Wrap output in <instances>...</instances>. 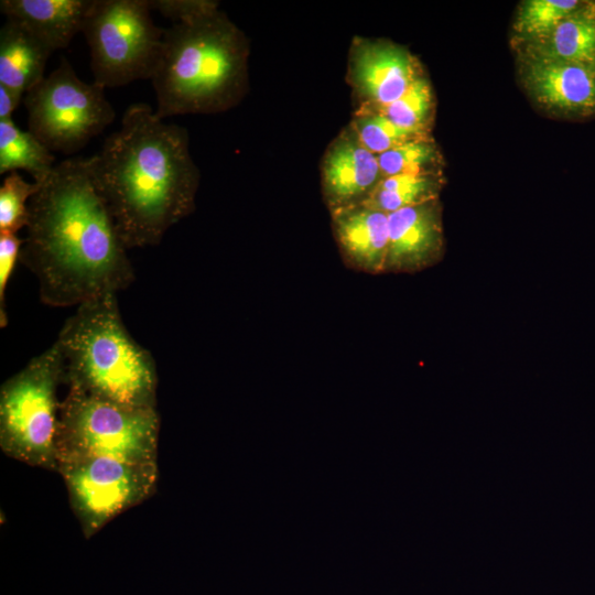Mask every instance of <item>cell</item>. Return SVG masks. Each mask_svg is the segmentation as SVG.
Segmentation results:
<instances>
[{
  "label": "cell",
  "instance_id": "cell-1",
  "mask_svg": "<svg viewBox=\"0 0 595 595\" xmlns=\"http://www.w3.org/2000/svg\"><path fill=\"white\" fill-rule=\"evenodd\" d=\"M22 262L42 303L78 306L118 293L134 280L128 249L87 166V158L55 164L29 202Z\"/></svg>",
  "mask_w": 595,
  "mask_h": 595
},
{
  "label": "cell",
  "instance_id": "cell-2",
  "mask_svg": "<svg viewBox=\"0 0 595 595\" xmlns=\"http://www.w3.org/2000/svg\"><path fill=\"white\" fill-rule=\"evenodd\" d=\"M184 127L165 123L144 102L130 105L120 128L87 158L91 181L127 247L161 242L195 209L199 170Z\"/></svg>",
  "mask_w": 595,
  "mask_h": 595
},
{
  "label": "cell",
  "instance_id": "cell-3",
  "mask_svg": "<svg viewBox=\"0 0 595 595\" xmlns=\"http://www.w3.org/2000/svg\"><path fill=\"white\" fill-rule=\"evenodd\" d=\"M249 43L218 9L164 29L151 77L160 119L212 113L236 106L248 88Z\"/></svg>",
  "mask_w": 595,
  "mask_h": 595
},
{
  "label": "cell",
  "instance_id": "cell-4",
  "mask_svg": "<svg viewBox=\"0 0 595 595\" xmlns=\"http://www.w3.org/2000/svg\"><path fill=\"white\" fill-rule=\"evenodd\" d=\"M55 342L68 388L128 408L156 409L154 358L126 328L117 293L76 306Z\"/></svg>",
  "mask_w": 595,
  "mask_h": 595
},
{
  "label": "cell",
  "instance_id": "cell-5",
  "mask_svg": "<svg viewBox=\"0 0 595 595\" xmlns=\"http://www.w3.org/2000/svg\"><path fill=\"white\" fill-rule=\"evenodd\" d=\"M61 383L65 366L56 342L2 383L0 447L6 455L56 472Z\"/></svg>",
  "mask_w": 595,
  "mask_h": 595
},
{
  "label": "cell",
  "instance_id": "cell-6",
  "mask_svg": "<svg viewBox=\"0 0 595 595\" xmlns=\"http://www.w3.org/2000/svg\"><path fill=\"white\" fill-rule=\"evenodd\" d=\"M159 432L156 409L128 408L68 388L60 407L57 466L89 457L158 463Z\"/></svg>",
  "mask_w": 595,
  "mask_h": 595
},
{
  "label": "cell",
  "instance_id": "cell-7",
  "mask_svg": "<svg viewBox=\"0 0 595 595\" xmlns=\"http://www.w3.org/2000/svg\"><path fill=\"white\" fill-rule=\"evenodd\" d=\"M151 12L149 0H93L82 32L95 83L107 88L151 79L164 36Z\"/></svg>",
  "mask_w": 595,
  "mask_h": 595
},
{
  "label": "cell",
  "instance_id": "cell-8",
  "mask_svg": "<svg viewBox=\"0 0 595 595\" xmlns=\"http://www.w3.org/2000/svg\"><path fill=\"white\" fill-rule=\"evenodd\" d=\"M23 101L28 130L48 150L65 154L84 148L116 117L105 87L83 82L65 57L25 94Z\"/></svg>",
  "mask_w": 595,
  "mask_h": 595
},
{
  "label": "cell",
  "instance_id": "cell-9",
  "mask_svg": "<svg viewBox=\"0 0 595 595\" xmlns=\"http://www.w3.org/2000/svg\"><path fill=\"white\" fill-rule=\"evenodd\" d=\"M71 507L88 539L117 516L149 499L156 489L158 463L89 457L62 463Z\"/></svg>",
  "mask_w": 595,
  "mask_h": 595
},
{
  "label": "cell",
  "instance_id": "cell-10",
  "mask_svg": "<svg viewBox=\"0 0 595 595\" xmlns=\"http://www.w3.org/2000/svg\"><path fill=\"white\" fill-rule=\"evenodd\" d=\"M420 77L419 63L405 48L387 41L354 37L347 82L358 106H387L398 100Z\"/></svg>",
  "mask_w": 595,
  "mask_h": 595
},
{
  "label": "cell",
  "instance_id": "cell-11",
  "mask_svg": "<svg viewBox=\"0 0 595 595\" xmlns=\"http://www.w3.org/2000/svg\"><path fill=\"white\" fill-rule=\"evenodd\" d=\"M382 178L377 155L348 125L331 142L322 161V190L331 213L361 204Z\"/></svg>",
  "mask_w": 595,
  "mask_h": 595
},
{
  "label": "cell",
  "instance_id": "cell-12",
  "mask_svg": "<svg viewBox=\"0 0 595 595\" xmlns=\"http://www.w3.org/2000/svg\"><path fill=\"white\" fill-rule=\"evenodd\" d=\"M388 230L386 271H416L439 258L443 240L436 199L388 214Z\"/></svg>",
  "mask_w": 595,
  "mask_h": 595
},
{
  "label": "cell",
  "instance_id": "cell-13",
  "mask_svg": "<svg viewBox=\"0 0 595 595\" xmlns=\"http://www.w3.org/2000/svg\"><path fill=\"white\" fill-rule=\"evenodd\" d=\"M331 215L333 230L346 261L368 273L386 271L388 214L358 204Z\"/></svg>",
  "mask_w": 595,
  "mask_h": 595
},
{
  "label": "cell",
  "instance_id": "cell-14",
  "mask_svg": "<svg viewBox=\"0 0 595 595\" xmlns=\"http://www.w3.org/2000/svg\"><path fill=\"white\" fill-rule=\"evenodd\" d=\"M527 83L543 105L563 111L595 110V65L536 57Z\"/></svg>",
  "mask_w": 595,
  "mask_h": 595
},
{
  "label": "cell",
  "instance_id": "cell-15",
  "mask_svg": "<svg viewBox=\"0 0 595 595\" xmlns=\"http://www.w3.org/2000/svg\"><path fill=\"white\" fill-rule=\"evenodd\" d=\"M93 0H1L0 11L43 39L53 51L65 48L82 32Z\"/></svg>",
  "mask_w": 595,
  "mask_h": 595
},
{
  "label": "cell",
  "instance_id": "cell-16",
  "mask_svg": "<svg viewBox=\"0 0 595 595\" xmlns=\"http://www.w3.org/2000/svg\"><path fill=\"white\" fill-rule=\"evenodd\" d=\"M52 47L23 23L7 19L0 30V85L25 95L44 78Z\"/></svg>",
  "mask_w": 595,
  "mask_h": 595
},
{
  "label": "cell",
  "instance_id": "cell-17",
  "mask_svg": "<svg viewBox=\"0 0 595 595\" xmlns=\"http://www.w3.org/2000/svg\"><path fill=\"white\" fill-rule=\"evenodd\" d=\"M538 57L582 63H595V4L586 3L561 21L540 40Z\"/></svg>",
  "mask_w": 595,
  "mask_h": 595
},
{
  "label": "cell",
  "instance_id": "cell-18",
  "mask_svg": "<svg viewBox=\"0 0 595 595\" xmlns=\"http://www.w3.org/2000/svg\"><path fill=\"white\" fill-rule=\"evenodd\" d=\"M55 158L34 134L21 130L13 121H0V174L26 171L42 183L53 171Z\"/></svg>",
  "mask_w": 595,
  "mask_h": 595
},
{
  "label": "cell",
  "instance_id": "cell-19",
  "mask_svg": "<svg viewBox=\"0 0 595 595\" xmlns=\"http://www.w3.org/2000/svg\"><path fill=\"white\" fill-rule=\"evenodd\" d=\"M437 192L439 182L433 173L396 174L382 177L361 205L390 214L435 201Z\"/></svg>",
  "mask_w": 595,
  "mask_h": 595
},
{
  "label": "cell",
  "instance_id": "cell-20",
  "mask_svg": "<svg viewBox=\"0 0 595 595\" xmlns=\"http://www.w3.org/2000/svg\"><path fill=\"white\" fill-rule=\"evenodd\" d=\"M349 126L360 143L375 155L410 140L426 138L397 126L378 110L365 106L356 108Z\"/></svg>",
  "mask_w": 595,
  "mask_h": 595
},
{
  "label": "cell",
  "instance_id": "cell-21",
  "mask_svg": "<svg viewBox=\"0 0 595 595\" xmlns=\"http://www.w3.org/2000/svg\"><path fill=\"white\" fill-rule=\"evenodd\" d=\"M432 102L430 84L422 76L398 100L383 107L369 108L378 110L403 129L425 136Z\"/></svg>",
  "mask_w": 595,
  "mask_h": 595
},
{
  "label": "cell",
  "instance_id": "cell-22",
  "mask_svg": "<svg viewBox=\"0 0 595 595\" xmlns=\"http://www.w3.org/2000/svg\"><path fill=\"white\" fill-rule=\"evenodd\" d=\"M582 6L576 0H528L519 9L515 28L524 36L541 40Z\"/></svg>",
  "mask_w": 595,
  "mask_h": 595
},
{
  "label": "cell",
  "instance_id": "cell-23",
  "mask_svg": "<svg viewBox=\"0 0 595 595\" xmlns=\"http://www.w3.org/2000/svg\"><path fill=\"white\" fill-rule=\"evenodd\" d=\"M382 177L396 174H428L437 162L435 145L428 138L404 142L377 155Z\"/></svg>",
  "mask_w": 595,
  "mask_h": 595
},
{
  "label": "cell",
  "instance_id": "cell-24",
  "mask_svg": "<svg viewBox=\"0 0 595 595\" xmlns=\"http://www.w3.org/2000/svg\"><path fill=\"white\" fill-rule=\"evenodd\" d=\"M40 186L26 182L17 171L4 177L0 187V234H18L26 227L29 202Z\"/></svg>",
  "mask_w": 595,
  "mask_h": 595
},
{
  "label": "cell",
  "instance_id": "cell-25",
  "mask_svg": "<svg viewBox=\"0 0 595 595\" xmlns=\"http://www.w3.org/2000/svg\"><path fill=\"white\" fill-rule=\"evenodd\" d=\"M151 10L160 12L174 23H185L218 9L210 0H149Z\"/></svg>",
  "mask_w": 595,
  "mask_h": 595
},
{
  "label": "cell",
  "instance_id": "cell-26",
  "mask_svg": "<svg viewBox=\"0 0 595 595\" xmlns=\"http://www.w3.org/2000/svg\"><path fill=\"white\" fill-rule=\"evenodd\" d=\"M23 245L17 234H0V325L7 326L6 291L15 264L20 261Z\"/></svg>",
  "mask_w": 595,
  "mask_h": 595
},
{
  "label": "cell",
  "instance_id": "cell-27",
  "mask_svg": "<svg viewBox=\"0 0 595 595\" xmlns=\"http://www.w3.org/2000/svg\"><path fill=\"white\" fill-rule=\"evenodd\" d=\"M23 96L0 85V121L11 120Z\"/></svg>",
  "mask_w": 595,
  "mask_h": 595
}]
</instances>
